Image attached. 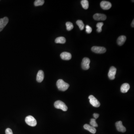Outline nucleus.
I'll return each mask as SVG.
<instances>
[{
	"instance_id": "f257e3e1",
	"label": "nucleus",
	"mask_w": 134,
	"mask_h": 134,
	"mask_svg": "<svg viewBox=\"0 0 134 134\" xmlns=\"http://www.w3.org/2000/svg\"><path fill=\"white\" fill-rule=\"evenodd\" d=\"M57 88L60 91H65L68 89L69 87V84L65 82L62 79H60L57 80L56 83Z\"/></svg>"
},
{
	"instance_id": "f03ea898",
	"label": "nucleus",
	"mask_w": 134,
	"mask_h": 134,
	"mask_svg": "<svg viewBox=\"0 0 134 134\" xmlns=\"http://www.w3.org/2000/svg\"><path fill=\"white\" fill-rule=\"evenodd\" d=\"M54 106L56 108L62 109L64 111H67L68 109V108L65 103L60 100L55 102L54 104Z\"/></svg>"
},
{
	"instance_id": "7ed1b4c3",
	"label": "nucleus",
	"mask_w": 134,
	"mask_h": 134,
	"mask_svg": "<svg viewBox=\"0 0 134 134\" xmlns=\"http://www.w3.org/2000/svg\"><path fill=\"white\" fill-rule=\"evenodd\" d=\"M25 121L28 125L32 127H34L36 126L37 124L36 120L31 115H29L27 117Z\"/></svg>"
},
{
	"instance_id": "20e7f679",
	"label": "nucleus",
	"mask_w": 134,
	"mask_h": 134,
	"mask_svg": "<svg viewBox=\"0 0 134 134\" xmlns=\"http://www.w3.org/2000/svg\"><path fill=\"white\" fill-rule=\"evenodd\" d=\"M90 63V60L88 58L85 57L83 59L81 66L82 67L84 70H87L90 68L89 64Z\"/></svg>"
},
{
	"instance_id": "39448f33",
	"label": "nucleus",
	"mask_w": 134,
	"mask_h": 134,
	"mask_svg": "<svg viewBox=\"0 0 134 134\" xmlns=\"http://www.w3.org/2000/svg\"><path fill=\"white\" fill-rule=\"evenodd\" d=\"M88 98L89 99V102L90 104L95 107H98L100 106V103L99 102L96 98L92 95H91L89 96Z\"/></svg>"
},
{
	"instance_id": "423d86ee",
	"label": "nucleus",
	"mask_w": 134,
	"mask_h": 134,
	"mask_svg": "<svg viewBox=\"0 0 134 134\" xmlns=\"http://www.w3.org/2000/svg\"><path fill=\"white\" fill-rule=\"evenodd\" d=\"M92 52L96 53L102 54L106 52V48L102 47L93 46L92 47Z\"/></svg>"
},
{
	"instance_id": "0eeeda50",
	"label": "nucleus",
	"mask_w": 134,
	"mask_h": 134,
	"mask_svg": "<svg viewBox=\"0 0 134 134\" xmlns=\"http://www.w3.org/2000/svg\"><path fill=\"white\" fill-rule=\"evenodd\" d=\"M117 71V69L114 66H111L109 69L108 73V76L109 79L114 80L115 78V75Z\"/></svg>"
},
{
	"instance_id": "6e6552de",
	"label": "nucleus",
	"mask_w": 134,
	"mask_h": 134,
	"mask_svg": "<svg viewBox=\"0 0 134 134\" xmlns=\"http://www.w3.org/2000/svg\"><path fill=\"white\" fill-rule=\"evenodd\" d=\"M100 6L103 10H109L112 7V5L109 2L102 1L100 3Z\"/></svg>"
},
{
	"instance_id": "1a4fd4ad",
	"label": "nucleus",
	"mask_w": 134,
	"mask_h": 134,
	"mask_svg": "<svg viewBox=\"0 0 134 134\" xmlns=\"http://www.w3.org/2000/svg\"><path fill=\"white\" fill-rule=\"evenodd\" d=\"M115 126H116L117 130L118 131L124 133L126 131V128L125 127L123 126L121 121H118L117 122L115 123Z\"/></svg>"
},
{
	"instance_id": "9d476101",
	"label": "nucleus",
	"mask_w": 134,
	"mask_h": 134,
	"mask_svg": "<svg viewBox=\"0 0 134 134\" xmlns=\"http://www.w3.org/2000/svg\"><path fill=\"white\" fill-rule=\"evenodd\" d=\"M93 18L96 21H105L107 19L106 15L104 14L97 13L94 14Z\"/></svg>"
},
{
	"instance_id": "9b49d317",
	"label": "nucleus",
	"mask_w": 134,
	"mask_h": 134,
	"mask_svg": "<svg viewBox=\"0 0 134 134\" xmlns=\"http://www.w3.org/2000/svg\"><path fill=\"white\" fill-rule=\"evenodd\" d=\"M60 57L63 60H69L72 58V55L69 53L64 52L60 54Z\"/></svg>"
},
{
	"instance_id": "f8f14e48",
	"label": "nucleus",
	"mask_w": 134,
	"mask_h": 134,
	"mask_svg": "<svg viewBox=\"0 0 134 134\" xmlns=\"http://www.w3.org/2000/svg\"><path fill=\"white\" fill-rule=\"evenodd\" d=\"M84 129L88 131L92 134H95L96 132V129L94 127L88 124H85L83 126Z\"/></svg>"
},
{
	"instance_id": "ddd939ff",
	"label": "nucleus",
	"mask_w": 134,
	"mask_h": 134,
	"mask_svg": "<svg viewBox=\"0 0 134 134\" xmlns=\"http://www.w3.org/2000/svg\"><path fill=\"white\" fill-rule=\"evenodd\" d=\"M44 79V73L42 70H40L37 73L36 79L38 82H41Z\"/></svg>"
},
{
	"instance_id": "4468645a",
	"label": "nucleus",
	"mask_w": 134,
	"mask_h": 134,
	"mask_svg": "<svg viewBox=\"0 0 134 134\" xmlns=\"http://www.w3.org/2000/svg\"><path fill=\"white\" fill-rule=\"evenodd\" d=\"M130 86L129 84L127 83H124L122 85L121 87V92L123 93H126L130 89Z\"/></svg>"
},
{
	"instance_id": "2eb2a0df",
	"label": "nucleus",
	"mask_w": 134,
	"mask_h": 134,
	"mask_svg": "<svg viewBox=\"0 0 134 134\" xmlns=\"http://www.w3.org/2000/svg\"><path fill=\"white\" fill-rule=\"evenodd\" d=\"M9 19L7 17L0 19V27L4 28L8 23Z\"/></svg>"
},
{
	"instance_id": "dca6fc26",
	"label": "nucleus",
	"mask_w": 134,
	"mask_h": 134,
	"mask_svg": "<svg viewBox=\"0 0 134 134\" xmlns=\"http://www.w3.org/2000/svg\"><path fill=\"white\" fill-rule=\"evenodd\" d=\"M126 37L124 36H121L118 38L117 43L119 46H122L125 41Z\"/></svg>"
},
{
	"instance_id": "f3484780",
	"label": "nucleus",
	"mask_w": 134,
	"mask_h": 134,
	"mask_svg": "<svg viewBox=\"0 0 134 134\" xmlns=\"http://www.w3.org/2000/svg\"><path fill=\"white\" fill-rule=\"evenodd\" d=\"M66 42V39L65 37H60L55 39V42L56 43L64 44Z\"/></svg>"
},
{
	"instance_id": "a211bd4d",
	"label": "nucleus",
	"mask_w": 134,
	"mask_h": 134,
	"mask_svg": "<svg viewBox=\"0 0 134 134\" xmlns=\"http://www.w3.org/2000/svg\"><path fill=\"white\" fill-rule=\"evenodd\" d=\"M81 5L85 10H87L89 7V2L87 0H82L81 1Z\"/></svg>"
},
{
	"instance_id": "6ab92c4d",
	"label": "nucleus",
	"mask_w": 134,
	"mask_h": 134,
	"mask_svg": "<svg viewBox=\"0 0 134 134\" xmlns=\"http://www.w3.org/2000/svg\"><path fill=\"white\" fill-rule=\"evenodd\" d=\"M76 23L77 25L79 27L80 30H82L84 29V27H85V25L83 24V22L82 20H78L76 21Z\"/></svg>"
},
{
	"instance_id": "aec40b11",
	"label": "nucleus",
	"mask_w": 134,
	"mask_h": 134,
	"mask_svg": "<svg viewBox=\"0 0 134 134\" xmlns=\"http://www.w3.org/2000/svg\"><path fill=\"white\" fill-rule=\"evenodd\" d=\"M66 29L68 31H71V30L73 29L74 26L73 24L72 23L70 22H67L66 24Z\"/></svg>"
},
{
	"instance_id": "412c9836",
	"label": "nucleus",
	"mask_w": 134,
	"mask_h": 134,
	"mask_svg": "<svg viewBox=\"0 0 134 134\" xmlns=\"http://www.w3.org/2000/svg\"><path fill=\"white\" fill-rule=\"evenodd\" d=\"M44 0H36L34 2V5L36 7L42 6L44 4Z\"/></svg>"
},
{
	"instance_id": "4be33fe9",
	"label": "nucleus",
	"mask_w": 134,
	"mask_h": 134,
	"mask_svg": "<svg viewBox=\"0 0 134 134\" xmlns=\"http://www.w3.org/2000/svg\"><path fill=\"white\" fill-rule=\"evenodd\" d=\"M104 25V23H98L96 24V27L98 28L96 31L98 33H101L102 31V27Z\"/></svg>"
},
{
	"instance_id": "5701e85b",
	"label": "nucleus",
	"mask_w": 134,
	"mask_h": 134,
	"mask_svg": "<svg viewBox=\"0 0 134 134\" xmlns=\"http://www.w3.org/2000/svg\"><path fill=\"white\" fill-rule=\"evenodd\" d=\"M90 124L91 125L94 127H96L98 126V124L96 123V119L95 118H92L91 119V121L90 122Z\"/></svg>"
},
{
	"instance_id": "b1692460",
	"label": "nucleus",
	"mask_w": 134,
	"mask_h": 134,
	"mask_svg": "<svg viewBox=\"0 0 134 134\" xmlns=\"http://www.w3.org/2000/svg\"><path fill=\"white\" fill-rule=\"evenodd\" d=\"M86 31L88 34H90L92 31V28L88 25H86Z\"/></svg>"
},
{
	"instance_id": "393cba45",
	"label": "nucleus",
	"mask_w": 134,
	"mask_h": 134,
	"mask_svg": "<svg viewBox=\"0 0 134 134\" xmlns=\"http://www.w3.org/2000/svg\"><path fill=\"white\" fill-rule=\"evenodd\" d=\"M6 134H13L12 130L11 128H7L5 131Z\"/></svg>"
},
{
	"instance_id": "a878e982",
	"label": "nucleus",
	"mask_w": 134,
	"mask_h": 134,
	"mask_svg": "<svg viewBox=\"0 0 134 134\" xmlns=\"http://www.w3.org/2000/svg\"><path fill=\"white\" fill-rule=\"evenodd\" d=\"M93 116H94L95 119H96L98 118L99 116V114H97V113H94L93 114Z\"/></svg>"
},
{
	"instance_id": "bb28decb",
	"label": "nucleus",
	"mask_w": 134,
	"mask_h": 134,
	"mask_svg": "<svg viewBox=\"0 0 134 134\" xmlns=\"http://www.w3.org/2000/svg\"><path fill=\"white\" fill-rule=\"evenodd\" d=\"M131 27H134V20H133V21H132V23H131Z\"/></svg>"
},
{
	"instance_id": "cd10ccee",
	"label": "nucleus",
	"mask_w": 134,
	"mask_h": 134,
	"mask_svg": "<svg viewBox=\"0 0 134 134\" xmlns=\"http://www.w3.org/2000/svg\"><path fill=\"white\" fill-rule=\"evenodd\" d=\"M3 29H4V28H2L0 27V32L1 31H2V30H3Z\"/></svg>"
}]
</instances>
